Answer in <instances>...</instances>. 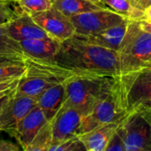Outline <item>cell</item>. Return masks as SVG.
<instances>
[{
  "label": "cell",
  "mask_w": 151,
  "mask_h": 151,
  "mask_svg": "<svg viewBox=\"0 0 151 151\" xmlns=\"http://www.w3.org/2000/svg\"><path fill=\"white\" fill-rule=\"evenodd\" d=\"M53 61L74 74L110 77L120 74L118 51L88 42L75 34L61 42Z\"/></svg>",
  "instance_id": "obj_1"
},
{
  "label": "cell",
  "mask_w": 151,
  "mask_h": 151,
  "mask_svg": "<svg viewBox=\"0 0 151 151\" xmlns=\"http://www.w3.org/2000/svg\"><path fill=\"white\" fill-rule=\"evenodd\" d=\"M64 104L78 111L81 116L88 115L95 106L113 89L114 77L91 74H74L63 83Z\"/></svg>",
  "instance_id": "obj_2"
},
{
  "label": "cell",
  "mask_w": 151,
  "mask_h": 151,
  "mask_svg": "<svg viewBox=\"0 0 151 151\" xmlns=\"http://www.w3.org/2000/svg\"><path fill=\"white\" fill-rule=\"evenodd\" d=\"M26 72L15 88V96L37 99L48 88L64 83L74 73L58 65L53 60L42 59L24 55Z\"/></svg>",
  "instance_id": "obj_3"
},
{
  "label": "cell",
  "mask_w": 151,
  "mask_h": 151,
  "mask_svg": "<svg viewBox=\"0 0 151 151\" xmlns=\"http://www.w3.org/2000/svg\"><path fill=\"white\" fill-rule=\"evenodd\" d=\"M114 90L127 114H151V67L114 77Z\"/></svg>",
  "instance_id": "obj_4"
},
{
  "label": "cell",
  "mask_w": 151,
  "mask_h": 151,
  "mask_svg": "<svg viewBox=\"0 0 151 151\" xmlns=\"http://www.w3.org/2000/svg\"><path fill=\"white\" fill-rule=\"evenodd\" d=\"M118 53L119 75L151 67V34L141 28L138 20H130Z\"/></svg>",
  "instance_id": "obj_5"
},
{
  "label": "cell",
  "mask_w": 151,
  "mask_h": 151,
  "mask_svg": "<svg viewBox=\"0 0 151 151\" xmlns=\"http://www.w3.org/2000/svg\"><path fill=\"white\" fill-rule=\"evenodd\" d=\"M128 114L125 111L114 90L100 101L87 116L81 118L78 136L108 124H120Z\"/></svg>",
  "instance_id": "obj_6"
},
{
  "label": "cell",
  "mask_w": 151,
  "mask_h": 151,
  "mask_svg": "<svg viewBox=\"0 0 151 151\" xmlns=\"http://www.w3.org/2000/svg\"><path fill=\"white\" fill-rule=\"evenodd\" d=\"M117 132L124 141L127 151H141L151 147V126L141 113L128 114Z\"/></svg>",
  "instance_id": "obj_7"
},
{
  "label": "cell",
  "mask_w": 151,
  "mask_h": 151,
  "mask_svg": "<svg viewBox=\"0 0 151 151\" xmlns=\"http://www.w3.org/2000/svg\"><path fill=\"white\" fill-rule=\"evenodd\" d=\"M127 18L105 8L84 12L70 19L74 27L75 34L80 35H89L116 27L125 21Z\"/></svg>",
  "instance_id": "obj_8"
},
{
  "label": "cell",
  "mask_w": 151,
  "mask_h": 151,
  "mask_svg": "<svg viewBox=\"0 0 151 151\" xmlns=\"http://www.w3.org/2000/svg\"><path fill=\"white\" fill-rule=\"evenodd\" d=\"M31 17L50 37L59 42L71 38L75 34V29L70 18L53 6L47 11L35 13Z\"/></svg>",
  "instance_id": "obj_9"
},
{
  "label": "cell",
  "mask_w": 151,
  "mask_h": 151,
  "mask_svg": "<svg viewBox=\"0 0 151 151\" xmlns=\"http://www.w3.org/2000/svg\"><path fill=\"white\" fill-rule=\"evenodd\" d=\"M81 114L74 108L64 104L50 121L51 144L78 137Z\"/></svg>",
  "instance_id": "obj_10"
},
{
  "label": "cell",
  "mask_w": 151,
  "mask_h": 151,
  "mask_svg": "<svg viewBox=\"0 0 151 151\" xmlns=\"http://www.w3.org/2000/svg\"><path fill=\"white\" fill-rule=\"evenodd\" d=\"M36 105L37 101L35 98L25 96H15L14 93L0 111V130L11 134L19 122Z\"/></svg>",
  "instance_id": "obj_11"
},
{
  "label": "cell",
  "mask_w": 151,
  "mask_h": 151,
  "mask_svg": "<svg viewBox=\"0 0 151 151\" xmlns=\"http://www.w3.org/2000/svg\"><path fill=\"white\" fill-rule=\"evenodd\" d=\"M48 122L42 111L36 105L19 122L11 134L18 140L25 150Z\"/></svg>",
  "instance_id": "obj_12"
},
{
  "label": "cell",
  "mask_w": 151,
  "mask_h": 151,
  "mask_svg": "<svg viewBox=\"0 0 151 151\" xmlns=\"http://www.w3.org/2000/svg\"><path fill=\"white\" fill-rule=\"evenodd\" d=\"M7 34L12 39L20 42L29 39L51 38L32 19L31 15L23 13L16 19L5 25Z\"/></svg>",
  "instance_id": "obj_13"
},
{
  "label": "cell",
  "mask_w": 151,
  "mask_h": 151,
  "mask_svg": "<svg viewBox=\"0 0 151 151\" xmlns=\"http://www.w3.org/2000/svg\"><path fill=\"white\" fill-rule=\"evenodd\" d=\"M130 20L131 19H127L121 24L108 28L106 30L101 31L96 34H93L89 35H80L76 34L75 35L81 39L88 42H90L92 44H96L101 47H104L118 51L121 45L122 40L127 33Z\"/></svg>",
  "instance_id": "obj_14"
},
{
  "label": "cell",
  "mask_w": 151,
  "mask_h": 151,
  "mask_svg": "<svg viewBox=\"0 0 151 151\" xmlns=\"http://www.w3.org/2000/svg\"><path fill=\"white\" fill-rule=\"evenodd\" d=\"M36 101L37 106L42 111L47 120L50 122L65 101V87L63 83L48 88L38 96Z\"/></svg>",
  "instance_id": "obj_15"
},
{
  "label": "cell",
  "mask_w": 151,
  "mask_h": 151,
  "mask_svg": "<svg viewBox=\"0 0 151 151\" xmlns=\"http://www.w3.org/2000/svg\"><path fill=\"white\" fill-rule=\"evenodd\" d=\"M24 55L42 59L53 60L61 42L53 39H29L19 42Z\"/></svg>",
  "instance_id": "obj_16"
},
{
  "label": "cell",
  "mask_w": 151,
  "mask_h": 151,
  "mask_svg": "<svg viewBox=\"0 0 151 151\" xmlns=\"http://www.w3.org/2000/svg\"><path fill=\"white\" fill-rule=\"evenodd\" d=\"M119 124H108L78 136L88 151H104L106 145Z\"/></svg>",
  "instance_id": "obj_17"
},
{
  "label": "cell",
  "mask_w": 151,
  "mask_h": 151,
  "mask_svg": "<svg viewBox=\"0 0 151 151\" xmlns=\"http://www.w3.org/2000/svg\"><path fill=\"white\" fill-rule=\"evenodd\" d=\"M52 6L68 18L102 8L87 0H51Z\"/></svg>",
  "instance_id": "obj_18"
},
{
  "label": "cell",
  "mask_w": 151,
  "mask_h": 151,
  "mask_svg": "<svg viewBox=\"0 0 151 151\" xmlns=\"http://www.w3.org/2000/svg\"><path fill=\"white\" fill-rule=\"evenodd\" d=\"M0 57L19 59H23L24 57V52L19 42L9 36L5 25L0 26Z\"/></svg>",
  "instance_id": "obj_19"
},
{
  "label": "cell",
  "mask_w": 151,
  "mask_h": 151,
  "mask_svg": "<svg viewBox=\"0 0 151 151\" xmlns=\"http://www.w3.org/2000/svg\"><path fill=\"white\" fill-rule=\"evenodd\" d=\"M105 6L131 20H141L143 11L137 9L131 0H103Z\"/></svg>",
  "instance_id": "obj_20"
},
{
  "label": "cell",
  "mask_w": 151,
  "mask_h": 151,
  "mask_svg": "<svg viewBox=\"0 0 151 151\" xmlns=\"http://www.w3.org/2000/svg\"><path fill=\"white\" fill-rule=\"evenodd\" d=\"M23 13L18 0H0V26L7 25Z\"/></svg>",
  "instance_id": "obj_21"
},
{
  "label": "cell",
  "mask_w": 151,
  "mask_h": 151,
  "mask_svg": "<svg viewBox=\"0 0 151 151\" xmlns=\"http://www.w3.org/2000/svg\"><path fill=\"white\" fill-rule=\"evenodd\" d=\"M51 125L48 122L24 151H48L51 145Z\"/></svg>",
  "instance_id": "obj_22"
},
{
  "label": "cell",
  "mask_w": 151,
  "mask_h": 151,
  "mask_svg": "<svg viewBox=\"0 0 151 151\" xmlns=\"http://www.w3.org/2000/svg\"><path fill=\"white\" fill-rule=\"evenodd\" d=\"M26 72L23 60L0 65V82L20 79Z\"/></svg>",
  "instance_id": "obj_23"
},
{
  "label": "cell",
  "mask_w": 151,
  "mask_h": 151,
  "mask_svg": "<svg viewBox=\"0 0 151 151\" xmlns=\"http://www.w3.org/2000/svg\"><path fill=\"white\" fill-rule=\"evenodd\" d=\"M24 13L33 15L44 12L52 7L51 0H18Z\"/></svg>",
  "instance_id": "obj_24"
},
{
  "label": "cell",
  "mask_w": 151,
  "mask_h": 151,
  "mask_svg": "<svg viewBox=\"0 0 151 151\" xmlns=\"http://www.w3.org/2000/svg\"><path fill=\"white\" fill-rule=\"evenodd\" d=\"M104 151H127L126 145L117 130L110 138Z\"/></svg>",
  "instance_id": "obj_25"
},
{
  "label": "cell",
  "mask_w": 151,
  "mask_h": 151,
  "mask_svg": "<svg viewBox=\"0 0 151 151\" xmlns=\"http://www.w3.org/2000/svg\"><path fill=\"white\" fill-rule=\"evenodd\" d=\"M79 142L78 137L67 140L65 142L51 144L48 151H71Z\"/></svg>",
  "instance_id": "obj_26"
},
{
  "label": "cell",
  "mask_w": 151,
  "mask_h": 151,
  "mask_svg": "<svg viewBox=\"0 0 151 151\" xmlns=\"http://www.w3.org/2000/svg\"><path fill=\"white\" fill-rule=\"evenodd\" d=\"M0 151H20V150L12 142L0 140Z\"/></svg>",
  "instance_id": "obj_27"
},
{
  "label": "cell",
  "mask_w": 151,
  "mask_h": 151,
  "mask_svg": "<svg viewBox=\"0 0 151 151\" xmlns=\"http://www.w3.org/2000/svg\"><path fill=\"white\" fill-rule=\"evenodd\" d=\"M19 81V79L13 80V81H4V82H0V93L17 87Z\"/></svg>",
  "instance_id": "obj_28"
},
{
  "label": "cell",
  "mask_w": 151,
  "mask_h": 151,
  "mask_svg": "<svg viewBox=\"0 0 151 151\" xmlns=\"http://www.w3.org/2000/svg\"><path fill=\"white\" fill-rule=\"evenodd\" d=\"M151 5V0H137L135 4V7L139 10L143 11L145 8Z\"/></svg>",
  "instance_id": "obj_29"
},
{
  "label": "cell",
  "mask_w": 151,
  "mask_h": 151,
  "mask_svg": "<svg viewBox=\"0 0 151 151\" xmlns=\"http://www.w3.org/2000/svg\"><path fill=\"white\" fill-rule=\"evenodd\" d=\"M15 88L14 89H12V91H10L8 94H6L5 96H2L1 98H0V111H2V109H3V107L4 106V104H6V102L9 100V98L15 93Z\"/></svg>",
  "instance_id": "obj_30"
},
{
  "label": "cell",
  "mask_w": 151,
  "mask_h": 151,
  "mask_svg": "<svg viewBox=\"0 0 151 151\" xmlns=\"http://www.w3.org/2000/svg\"><path fill=\"white\" fill-rule=\"evenodd\" d=\"M141 20L151 23V5L143 10V15Z\"/></svg>",
  "instance_id": "obj_31"
},
{
  "label": "cell",
  "mask_w": 151,
  "mask_h": 151,
  "mask_svg": "<svg viewBox=\"0 0 151 151\" xmlns=\"http://www.w3.org/2000/svg\"><path fill=\"white\" fill-rule=\"evenodd\" d=\"M138 22H139V25H140L141 28L143 31H145V32H147L149 34H151V23L143 21V20H138Z\"/></svg>",
  "instance_id": "obj_32"
},
{
  "label": "cell",
  "mask_w": 151,
  "mask_h": 151,
  "mask_svg": "<svg viewBox=\"0 0 151 151\" xmlns=\"http://www.w3.org/2000/svg\"><path fill=\"white\" fill-rule=\"evenodd\" d=\"M19 60H23V59L14 58H7V57H0V65H5V64L13 63V62L19 61Z\"/></svg>",
  "instance_id": "obj_33"
},
{
  "label": "cell",
  "mask_w": 151,
  "mask_h": 151,
  "mask_svg": "<svg viewBox=\"0 0 151 151\" xmlns=\"http://www.w3.org/2000/svg\"><path fill=\"white\" fill-rule=\"evenodd\" d=\"M71 151H88L87 149L85 148V146L83 145V143L79 140V142H77V144L74 146V148Z\"/></svg>",
  "instance_id": "obj_34"
},
{
  "label": "cell",
  "mask_w": 151,
  "mask_h": 151,
  "mask_svg": "<svg viewBox=\"0 0 151 151\" xmlns=\"http://www.w3.org/2000/svg\"><path fill=\"white\" fill-rule=\"evenodd\" d=\"M87 1H88V2H90L92 4H96V5H98V6H100L102 8H108V7H106L104 5V4L103 3V0H87Z\"/></svg>",
  "instance_id": "obj_35"
},
{
  "label": "cell",
  "mask_w": 151,
  "mask_h": 151,
  "mask_svg": "<svg viewBox=\"0 0 151 151\" xmlns=\"http://www.w3.org/2000/svg\"><path fill=\"white\" fill-rule=\"evenodd\" d=\"M15 88H16V87H15ZM15 88H11V89H8V90H5V91H4V92H1V93H0V98H1L2 96H5L6 94H8L10 91H12V89H14Z\"/></svg>",
  "instance_id": "obj_36"
},
{
  "label": "cell",
  "mask_w": 151,
  "mask_h": 151,
  "mask_svg": "<svg viewBox=\"0 0 151 151\" xmlns=\"http://www.w3.org/2000/svg\"><path fill=\"white\" fill-rule=\"evenodd\" d=\"M148 120H149V122H150V124L151 126V114H148V115H143Z\"/></svg>",
  "instance_id": "obj_37"
},
{
  "label": "cell",
  "mask_w": 151,
  "mask_h": 151,
  "mask_svg": "<svg viewBox=\"0 0 151 151\" xmlns=\"http://www.w3.org/2000/svg\"><path fill=\"white\" fill-rule=\"evenodd\" d=\"M131 1H132V3L134 4V5L135 6V4H136V1H137V0H131Z\"/></svg>",
  "instance_id": "obj_38"
},
{
  "label": "cell",
  "mask_w": 151,
  "mask_h": 151,
  "mask_svg": "<svg viewBox=\"0 0 151 151\" xmlns=\"http://www.w3.org/2000/svg\"><path fill=\"white\" fill-rule=\"evenodd\" d=\"M141 151H151V147L150 148H149V149H146V150H141Z\"/></svg>",
  "instance_id": "obj_39"
},
{
  "label": "cell",
  "mask_w": 151,
  "mask_h": 151,
  "mask_svg": "<svg viewBox=\"0 0 151 151\" xmlns=\"http://www.w3.org/2000/svg\"><path fill=\"white\" fill-rule=\"evenodd\" d=\"M0 131H1V130H0Z\"/></svg>",
  "instance_id": "obj_40"
}]
</instances>
